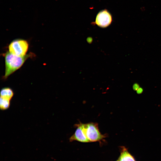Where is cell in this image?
<instances>
[{
  "label": "cell",
  "instance_id": "cell-2",
  "mask_svg": "<svg viewBox=\"0 0 161 161\" xmlns=\"http://www.w3.org/2000/svg\"><path fill=\"white\" fill-rule=\"evenodd\" d=\"M29 47V43L26 40L21 38L16 39L9 44L8 51L15 55L24 56L27 54Z\"/></svg>",
  "mask_w": 161,
  "mask_h": 161
},
{
  "label": "cell",
  "instance_id": "cell-1",
  "mask_svg": "<svg viewBox=\"0 0 161 161\" xmlns=\"http://www.w3.org/2000/svg\"><path fill=\"white\" fill-rule=\"evenodd\" d=\"M3 55L5 60V72L2 78L4 80L20 69L28 58L35 56L34 53L31 52L20 56L14 55L8 51L4 53Z\"/></svg>",
  "mask_w": 161,
  "mask_h": 161
},
{
  "label": "cell",
  "instance_id": "cell-9",
  "mask_svg": "<svg viewBox=\"0 0 161 161\" xmlns=\"http://www.w3.org/2000/svg\"><path fill=\"white\" fill-rule=\"evenodd\" d=\"M142 92V90L141 89H139V88L138 89V90H137V93L138 94H140Z\"/></svg>",
  "mask_w": 161,
  "mask_h": 161
},
{
  "label": "cell",
  "instance_id": "cell-8",
  "mask_svg": "<svg viewBox=\"0 0 161 161\" xmlns=\"http://www.w3.org/2000/svg\"><path fill=\"white\" fill-rule=\"evenodd\" d=\"M10 100L0 97V107L1 110H4L8 108L10 105Z\"/></svg>",
  "mask_w": 161,
  "mask_h": 161
},
{
  "label": "cell",
  "instance_id": "cell-6",
  "mask_svg": "<svg viewBox=\"0 0 161 161\" xmlns=\"http://www.w3.org/2000/svg\"><path fill=\"white\" fill-rule=\"evenodd\" d=\"M119 161H135L133 157L128 152L124 147H121V151Z\"/></svg>",
  "mask_w": 161,
  "mask_h": 161
},
{
  "label": "cell",
  "instance_id": "cell-3",
  "mask_svg": "<svg viewBox=\"0 0 161 161\" xmlns=\"http://www.w3.org/2000/svg\"><path fill=\"white\" fill-rule=\"evenodd\" d=\"M84 128L86 136L90 142H100L106 137V134L100 133L98 124L96 123L84 124Z\"/></svg>",
  "mask_w": 161,
  "mask_h": 161
},
{
  "label": "cell",
  "instance_id": "cell-4",
  "mask_svg": "<svg viewBox=\"0 0 161 161\" xmlns=\"http://www.w3.org/2000/svg\"><path fill=\"white\" fill-rule=\"evenodd\" d=\"M112 21V16L106 9L100 11L95 18V24L101 28H106L109 26Z\"/></svg>",
  "mask_w": 161,
  "mask_h": 161
},
{
  "label": "cell",
  "instance_id": "cell-10",
  "mask_svg": "<svg viewBox=\"0 0 161 161\" xmlns=\"http://www.w3.org/2000/svg\"><path fill=\"white\" fill-rule=\"evenodd\" d=\"M117 161H119L118 160H117Z\"/></svg>",
  "mask_w": 161,
  "mask_h": 161
},
{
  "label": "cell",
  "instance_id": "cell-7",
  "mask_svg": "<svg viewBox=\"0 0 161 161\" xmlns=\"http://www.w3.org/2000/svg\"><path fill=\"white\" fill-rule=\"evenodd\" d=\"M13 95L14 92L13 90L9 87H4L1 90L0 92L1 97L11 100Z\"/></svg>",
  "mask_w": 161,
  "mask_h": 161
},
{
  "label": "cell",
  "instance_id": "cell-5",
  "mask_svg": "<svg viewBox=\"0 0 161 161\" xmlns=\"http://www.w3.org/2000/svg\"><path fill=\"white\" fill-rule=\"evenodd\" d=\"M76 129L74 133L70 137V142L77 141L82 143H89L85 132L84 123H80L76 124Z\"/></svg>",
  "mask_w": 161,
  "mask_h": 161
}]
</instances>
